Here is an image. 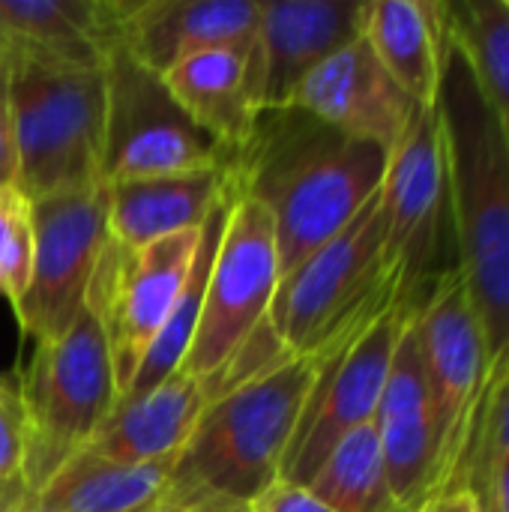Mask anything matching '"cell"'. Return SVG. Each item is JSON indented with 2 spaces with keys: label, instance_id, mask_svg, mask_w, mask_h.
I'll return each instance as SVG.
<instances>
[{
  "label": "cell",
  "instance_id": "1",
  "mask_svg": "<svg viewBox=\"0 0 509 512\" xmlns=\"http://www.w3.org/2000/svg\"><path fill=\"white\" fill-rule=\"evenodd\" d=\"M438 117L447 147L450 225L459 273L486 336V378L509 369V141L486 105L471 63L444 27Z\"/></svg>",
  "mask_w": 509,
  "mask_h": 512
},
{
  "label": "cell",
  "instance_id": "2",
  "mask_svg": "<svg viewBox=\"0 0 509 512\" xmlns=\"http://www.w3.org/2000/svg\"><path fill=\"white\" fill-rule=\"evenodd\" d=\"M387 150L351 138L300 108L264 111L234 159L237 186L276 225L282 276L333 240L381 189Z\"/></svg>",
  "mask_w": 509,
  "mask_h": 512
},
{
  "label": "cell",
  "instance_id": "3",
  "mask_svg": "<svg viewBox=\"0 0 509 512\" xmlns=\"http://www.w3.org/2000/svg\"><path fill=\"white\" fill-rule=\"evenodd\" d=\"M402 285H396L393 291H399ZM387 297H381L378 303H384ZM339 333H333L315 351H285L255 375L219 390L204 408L192 438L174 459L171 492L165 504L210 498L249 504L258 492L276 483L282 477L288 447L306 414L309 396Z\"/></svg>",
  "mask_w": 509,
  "mask_h": 512
},
{
  "label": "cell",
  "instance_id": "4",
  "mask_svg": "<svg viewBox=\"0 0 509 512\" xmlns=\"http://www.w3.org/2000/svg\"><path fill=\"white\" fill-rule=\"evenodd\" d=\"M279 279L273 216L234 180L204 285L198 327L180 372L207 381L216 396L285 354L270 324Z\"/></svg>",
  "mask_w": 509,
  "mask_h": 512
},
{
  "label": "cell",
  "instance_id": "5",
  "mask_svg": "<svg viewBox=\"0 0 509 512\" xmlns=\"http://www.w3.org/2000/svg\"><path fill=\"white\" fill-rule=\"evenodd\" d=\"M6 54L15 186L39 201L105 183V63L78 66L15 48Z\"/></svg>",
  "mask_w": 509,
  "mask_h": 512
},
{
  "label": "cell",
  "instance_id": "6",
  "mask_svg": "<svg viewBox=\"0 0 509 512\" xmlns=\"http://www.w3.org/2000/svg\"><path fill=\"white\" fill-rule=\"evenodd\" d=\"M18 396L33 498L57 468L90 447L120 399L108 339L87 306L63 333L33 342V357L18 375Z\"/></svg>",
  "mask_w": 509,
  "mask_h": 512
},
{
  "label": "cell",
  "instance_id": "7",
  "mask_svg": "<svg viewBox=\"0 0 509 512\" xmlns=\"http://www.w3.org/2000/svg\"><path fill=\"white\" fill-rule=\"evenodd\" d=\"M384 240L387 222L378 189L351 225L279 279L270 324L282 351H315L396 285L408 282L399 267L387 264Z\"/></svg>",
  "mask_w": 509,
  "mask_h": 512
},
{
  "label": "cell",
  "instance_id": "8",
  "mask_svg": "<svg viewBox=\"0 0 509 512\" xmlns=\"http://www.w3.org/2000/svg\"><path fill=\"white\" fill-rule=\"evenodd\" d=\"M420 288L402 285L336 336L282 462V480L306 486L327 453L348 432L375 420L393 354L408 327Z\"/></svg>",
  "mask_w": 509,
  "mask_h": 512
},
{
  "label": "cell",
  "instance_id": "9",
  "mask_svg": "<svg viewBox=\"0 0 509 512\" xmlns=\"http://www.w3.org/2000/svg\"><path fill=\"white\" fill-rule=\"evenodd\" d=\"M414 327L438 435L432 501L450 492L462 471L486 378V336L459 267L426 279L417 294Z\"/></svg>",
  "mask_w": 509,
  "mask_h": 512
},
{
  "label": "cell",
  "instance_id": "10",
  "mask_svg": "<svg viewBox=\"0 0 509 512\" xmlns=\"http://www.w3.org/2000/svg\"><path fill=\"white\" fill-rule=\"evenodd\" d=\"M201 231L204 225L147 246H123L108 237L96 261L84 306L96 315L108 339L120 396L135 381L150 345L189 282Z\"/></svg>",
  "mask_w": 509,
  "mask_h": 512
},
{
  "label": "cell",
  "instance_id": "11",
  "mask_svg": "<svg viewBox=\"0 0 509 512\" xmlns=\"http://www.w3.org/2000/svg\"><path fill=\"white\" fill-rule=\"evenodd\" d=\"M105 93L102 180L108 186L234 165V159L180 111L162 78L138 66L120 48L105 57Z\"/></svg>",
  "mask_w": 509,
  "mask_h": 512
},
{
  "label": "cell",
  "instance_id": "12",
  "mask_svg": "<svg viewBox=\"0 0 509 512\" xmlns=\"http://www.w3.org/2000/svg\"><path fill=\"white\" fill-rule=\"evenodd\" d=\"M105 243L108 183L33 201V270L12 309L24 336L42 342L78 318Z\"/></svg>",
  "mask_w": 509,
  "mask_h": 512
},
{
  "label": "cell",
  "instance_id": "13",
  "mask_svg": "<svg viewBox=\"0 0 509 512\" xmlns=\"http://www.w3.org/2000/svg\"><path fill=\"white\" fill-rule=\"evenodd\" d=\"M381 207L387 222V264L399 267L411 285H423L432 276L444 222L450 219L447 147L438 108H417L402 138L390 147Z\"/></svg>",
  "mask_w": 509,
  "mask_h": 512
},
{
  "label": "cell",
  "instance_id": "14",
  "mask_svg": "<svg viewBox=\"0 0 509 512\" xmlns=\"http://www.w3.org/2000/svg\"><path fill=\"white\" fill-rule=\"evenodd\" d=\"M258 0H114L117 48L153 75L195 51L258 42Z\"/></svg>",
  "mask_w": 509,
  "mask_h": 512
},
{
  "label": "cell",
  "instance_id": "15",
  "mask_svg": "<svg viewBox=\"0 0 509 512\" xmlns=\"http://www.w3.org/2000/svg\"><path fill=\"white\" fill-rule=\"evenodd\" d=\"M285 108H300L315 120L390 153L420 105L405 96L360 36L315 66L297 84Z\"/></svg>",
  "mask_w": 509,
  "mask_h": 512
},
{
  "label": "cell",
  "instance_id": "16",
  "mask_svg": "<svg viewBox=\"0 0 509 512\" xmlns=\"http://www.w3.org/2000/svg\"><path fill=\"white\" fill-rule=\"evenodd\" d=\"M375 429H378L387 483L396 507L402 512H420L429 501L435 483L438 435H435L429 381L420 357L414 312L393 354V366L375 414Z\"/></svg>",
  "mask_w": 509,
  "mask_h": 512
},
{
  "label": "cell",
  "instance_id": "17",
  "mask_svg": "<svg viewBox=\"0 0 509 512\" xmlns=\"http://www.w3.org/2000/svg\"><path fill=\"white\" fill-rule=\"evenodd\" d=\"M264 111L285 108L297 84L363 36L366 0H258Z\"/></svg>",
  "mask_w": 509,
  "mask_h": 512
},
{
  "label": "cell",
  "instance_id": "18",
  "mask_svg": "<svg viewBox=\"0 0 509 512\" xmlns=\"http://www.w3.org/2000/svg\"><path fill=\"white\" fill-rule=\"evenodd\" d=\"M159 78L180 111L231 159L246 150L264 114L258 42L195 51Z\"/></svg>",
  "mask_w": 509,
  "mask_h": 512
},
{
  "label": "cell",
  "instance_id": "19",
  "mask_svg": "<svg viewBox=\"0 0 509 512\" xmlns=\"http://www.w3.org/2000/svg\"><path fill=\"white\" fill-rule=\"evenodd\" d=\"M210 399L213 390L207 381L177 369L153 390L120 399L111 417L99 426L87 453L123 465L177 459Z\"/></svg>",
  "mask_w": 509,
  "mask_h": 512
},
{
  "label": "cell",
  "instance_id": "20",
  "mask_svg": "<svg viewBox=\"0 0 509 512\" xmlns=\"http://www.w3.org/2000/svg\"><path fill=\"white\" fill-rule=\"evenodd\" d=\"M234 192V165L120 180L108 186V237L123 246L201 228Z\"/></svg>",
  "mask_w": 509,
  "mask_h": 512
},
{
  "label": "cell",
  "instance_id": "21",
  "mask_svg": "<svg viewBox=\"0 0 509 512\" xmlns=\"http://www.w3.org/2000/svg\"><path fill=\"white\" fill-rule=\"evenodd\" d=\"M447 3L366 0L363 39L387 75L420 108L438 105Z\"/></svg>",
  "mask_w": 509,
  "mask_h": 512
},
{
  "label": "cell",
  "instance_id": "22",
  "mask_svg": "<svg viewBox=\"0 0 509 512\" xmlns=\"http://www.w3.org/2000/svg\"><path fill=\"white\" fill-rule=\"evenodd\" d=\"M0 42L60 63L102 66L117 48L114 0H0Z\"/></svg>",
  "mask_w": 509,
  "mask_h": 512
},
{
  "label": "cell",
  "instance_id": "23",
  "mask_svg": "<svg viewBox=\"0 0 509 512\" xmlns=\"http://www.w3.org/2000/svg\"><path fill=\"white\" fill-rule=\"evenodd\" d=\"M174 459L123 465L93 453L72 456L30 498L36 512H156L171 492Z\"/></svg>",
  "mask_w": 509,
  "mask_h": 512
},
{
  "label": "cell",
  "instance_id": "24",
  "mask_svg": "<svg viewBox=\"0 0 509 512\" xmlns=\"http://www.w3.org/2000/svg\"><path fill=\"white\" fill-rule=\"evenodd\" d=\"M306 486L336 512H402L387 483L375 420L348 432Z\"/></svg>",
  "mask_w": 509,
  "mask_h": 512
},
{
  "label": "cell",
  "instance_id": "25",
  "mask_svg": "<svg viewBox=\"0 0 509 512\" xmlns=\"http://www.w3.org/2000/svg\"><path fill=\"white\" fill-rule=\"evenodd\" d=\"M447 21L462 45L477 87L509 141V9L504 0L447 3Z\"/></svg>",
  "mask_w": 509,
  "mask_h": 512
},
{
  "label": "cell",
  "instance_id": "26",
  "mask_svg": "<svg viewBox=\"0 0 509 512\" xmlns=\"http://www.w3.org/2000/svg\"><path fill=\"white\" fill-rule=\"evenodd\" d=\"M501 456H509V369H504L495 381H489L480 393L468 453L453 489L477 492L486 468Z\"/></svg>",
  "mask_w": 509,
  "mask_h": 512
},
{
  "label": "cell",
  "instance_id": "27",
  "mask_svg": "<svg viewBox=\"0 0 509 512\" xmlns=\"http://www.w3.org/2000/svg\"><path fill=\"white\" fill-rule=\"evenodd\" d=\"M33 270V201L15 186H0V297L15 309Z\"/></svg>",
  "mask_w": 509,
  "mask_h": 512
},
{
  "label": "cell",
  "instance_id": "28",
  "mask_svg": "<svg viewBox=\"0 0 509 512\" xmlns=\"http://www.w3.org/2000/svg\"><path fill=\"white\" fill-rule=\"evenodd\" d=\"M27 504V429L18 396V378L0 375V512H21Z\"/></svg>",
  "mask_w": 509,
  "mask_h": 512
},
{
  "label": "cell",
  "instance_id": "29",
  "mask_svg": "<svg viewBox=\"0 0 509 512\" xmlns=\"http://www.w3.org/2000/svg\"><path fill=\"white\" fill-rule=\"evenodd\" d=\"M246 512H336L330 504H324L309 486L291 483V480H276L264 492H258Z\"/></svg>",
  "mask_w": 509,
  "mask_h": 512
},
{
  "label": "cell",
  "instance_id": "30",
  "mask_svg": "<svg viewBox=\"0 0 509 512\" xmlns=\"http://www.w3.org/2000/svg\"><path fill=\"white\" fill-rule=\"evenodd\" d=\"M477 498L483 504V512H509V456L495 459L480 486H477Z\"/></svg>",
  "mask_w": 509,
  "mask_h": 512
},
{
  "label": "cell",
  "instance_id": "31",
  "mask_svg": "<svg viewBox=\"0 0 509 512\" xmlns=\"http://www.w3.org/2000/svg\"><path fill=\"white\" fill-rule=\"evenodd\" d=\"M420 512H483V504H480L477 492L453 489V492H444V495L432 498L429 504H423Z\"/></svg>",
  "mask_w": 509,
  "mask_h": 512
},
{
  "label": "cell",
  "instance_id": "32",
  "mask_svg": "<svg viewBox=\"0 0 509 512\" xmlns=\"http://www.w3.org/2000/svg\"><path fill=\"white\" fill-rule=\"evenodd\" d=\"M156 512H246V504H234V501H174V504H162Z\"/></svg>",
  "mask_w": 509,
  "mask_h": 512
},
{
  "label": "cell",
  "instance_id": "33",
  "mask_svg": "<svg viewBox=\"0 0 509 512\" xmlns=\"http://www.w3.org/2000/svg\"><path fill=\"white\" fill-rule=\"evenodd\" d=\"M21 512H36V510H21Z\"/></svg>",
  "mask_w": 509,
  "mask_h": 512
},
{
  "label": "cell",
  "instance_id": "34",
  "mask_svg": "<svg viewBox=\"0 0 509 512\" xmlns=\"http://www.w3.org/2000/svg\"><path fill=\"white\" fill-rule=\"evenodd\" d=\"M504 3H507V9H509V0H504Z\"/></svg>",
  "mask_w": 509,
  "mask_h": 512
}]
</instances>
